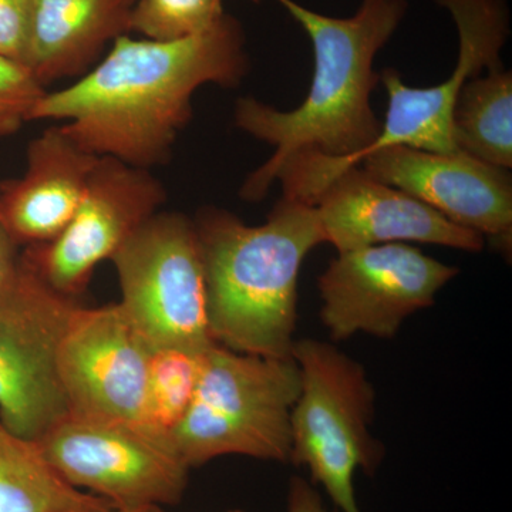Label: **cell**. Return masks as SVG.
Listing matches in <instances>:
<instances>
[{"instance_id":"15","label":"cell","mask_w":512,"mask_h":512,"mask_svg":"<svg viewBox=\"0 0 512 512\" xmlns=\"http://www.w3.org/2000/svg\"><path fill=\"white\" fill-rule=\"evenodd\" d=\"M99 158L60 126L30 143L25 174L0 188V218L16 244L36 247L60 235L79 208Z\"/></svg>"},{"instance_id":"24","label":"cell","mask_w":512,"mask_h":512,"mask_svg":"<svg viewBox=\"0 0 512 512\" xmlns=\"http://www.w3.org/2000/svg\"><path fill=\"white\" fill-rule=\"evenodd\" d=\"M18 247L0 218V293L5 292L18 275L22 258L18 254Z\"/></svg>"},{"instance_id":"5","label":"cell","mask_w":512,"mask_h":512,"mask_svg":"<svg viewBox=\"0 0 512 512\" xmlns=\"http://www.w3.org/2000/svg\"><path fill=\"white\" fill-rule=\"evenodd\" d=\"M292 357L301 390L291 417L289 463L306 467L313 483L326 491L339 512H362L357 504L355 474L373 476L383 448L372 436L375 390L365 369L335 345L322 340H295Z\"/></svg>"},{"instance_id":"10","label":"cell","mask_w":512,"mask_h":512,"mask_svg":"<svg viewBox=\"0 0 512 512\" xmlns=\"http://www.w3.org/2000/svg\"><path fill=\"white\" fill-rule=\"evenodd\" d=\"M164 201L163 184L150 170L100 157L67 227L53 241L29 247L22 259L50 288L74 299L96 266L113 258Z\"/></svg>"},{"instance_id":"22","label":"cell","mask_w":512,"mask_h":512,"mask_svg":"<svg viewBox=\"0 0 512 512\" xmlns=\"http://www.w3.org/2000/svg\"><path fill=\"white\" fill-rule=\"evenodd\" d=\"M35 0H0V56L25 64Z\"/></svg>"},{"instance_id":"19","label":"cell","mask_w":512,"mask_h":512,"mask_svg":"<svg viewBox=\"0 0 512 512\" xmlns=\"http://www.w3.org/2000/svg\"><path fill=\"white\" fill-rule=\"evenodd\" d=\"M205 352L175 348L151 352L141 419L148 433L170 441L197 392Z\"/></svg>"},{"instance_id":"4","label":"cell","mask_w":512,"mask_h":512,"mask_svg":"<svg viewBox=\"0 0 512 512\" xmlns=\"http://www.w3.org/2000/svg\"><path fill=\"white\" fill-rule=\"evenodd\" d=\"M299 390L293 357L248 355L214 343L171 446L190 470L222 456L289 463Z\"/></svg>"},{"instance_id":"18","label":"cell","mask_w":512,"mask_h":512,"mask_svg":"<svg viewBox=\"0 0 512 512\" xmlns=\"http://www.w3.org/2000/svg\"><path fill=\"white\" fill-rule=\"evenodd\" d=\"M458 150L495 167L512 168V74L488 70L467 80L453 110Z\"/></svg>"},{"instance_id":"8","label":"cell","mask_w":512,"mask_h":512,"mask_svg":"<svg viewBox=\"0 0 512 512\" xmlns=\"http://www.w3.org/2000/svg\"><path fill=\"white\" fill-rule=\"evenodd\" d=\"M77 306L22 258L0 293V420L26 439L39 440L69 414L57 355Z\"/></svg>"},{"instance_id":"23","label":"cell","mask_w":512,"mask_h":512,"mask_svg":"<svg viewBox=\"0 0 512 512\" xmlns=\"http://www.w3.org/2000/svg\"><path fill=\"white\" fill-rule=\"evenodd\" d=\"M288 512H339L329 510L323 503L322 495L309 481L292 477L288 488Z\"/></svg>"},{"instance_id":"13","label":"cell","mask_w":512,"mask_h":512,"mask_svg":"<svg viewBox=\"0 0 512 512\" xmlns=\"http://www.w3.org/2000/svg\"><path fill=\"white\" fill-rule=\"evenodd\" d=\"M360 167L380 183L412 195L441 215L507 248L512 231L510 170L464 151L434 153L406 146L377 148Z\"/></svg>"},{"instance_id":"16","label":"cell","mask_w":512,"mask_h":512,"mask_svg":"<svg viewBox=\"0 0 512 512\" xmlns=\"http://www.w3.org/2000/svg\"><path fill=\"white\" fill-rule=\"evenodd\" d=\"M136 0H35L25 66L40 84L83 76L104 47L130 33Z\"/></svg>"},{"instance_id":"1","label":"cell","mask_w":512,"mask_h":512,"mask_svg":"<svg viewBox=\"0 0 512 512\" xmlns=\"http://www.w3.org/2000/svg\"><path fill=\"white\" fill-rule=\"evenodd\" d=\"M308 33L315 57L311 89L301 106L282 111L252 97L235 106V126L275 148L241 188L247 201L264 200L276 180L284 197L313 205L342 171L359 164L382 123L370 104L380 82L375 57L406 18L407 0H362L352 18H330L276 0Z\"/></svg>"},{"instance_id":"3","label":"cell","mask_w":512,"mask_h":512,"mask_svg":"<svg viewBox=\"0 0 512 512\" xmlns=\"http://www.w3.org/2000/svg\"><path fill=\"white\" fill-rule=\"evenodd\" d=\"M212 340L248 355L292 357L298 276L323 244L315 207L284 197L262 225L205 208L194 221Z\"/></svg>"},{"instance_id":"21","label":"cell","mask_w":512,"mask_h":512,"mask_svg":"<svg viewBox=\"0 0 512 512\" xmlns=\"http://www.w3.org/2000/svg\"><path fill=\"white\" fill-rule=\"evenodd\" d=\"M46 89L25 64L0 56V138L12 136L23 124Z\"/></svg>"},{"instance_id":"12","label":"cell","mask_w":512,"mask_h":512,"mask_svg":"<svg viewBox=\"0 0 512 512\" xmlns=\"http://www.w3.org/2000/svg\"><path fill=\"white\" fill-rule=\"evenodd\" d=\"M151 352L120 303L77 306L57 355L69 414L141 427Z\"/></svg>"},{"instance_id":"2","label":"cell","mask_w":512,"mask_h":512,"mask_svg":"<svg viewBox=\"0 0 512 512\" xmlns=\"http://www.w3.org/2000/svg\"><path fill=\"white\" fill-rule=\"evenodd\" d=\"M248 69L244 30L227 13L173 42L124 35L72 86L46 92L30 121H63L64 133L87 153L150 170L170 158L194 93L204 84L237 87Z\"/></svg>"},{"instance_id":"26","label":"cell","mask_w":512,"mask_h":512,"mask_svg":"<svg viewBox=\"0 0 512 512\" xmlns=\"http://www.w3.org/2000/svg\"><path fill=\"white\" fill-rule=\"evenodd\" d=\"M228 512H244V511H228Z\"/></svg>"},{"instance_id":"9","label":"cell","mask_w":512,"mask_h":512,"mask_svg":"<svg viewBox=\"0 0 512 512\" xmlns=\"http://www.w3.org/2000/svg\"><path fill=\"white\" fill-rule=\"evenodd\" d=\"M457 275L454 266L406 244L339 252L319 276L320 318L335 342L356 333L393 338Z\"/></svg>"},{"instance_id":"20","label":"cell","mask_w":512,"mask_h":512,"mask_svg":"<svg viewBox=\"0 0 512 512\" xmlns=\"http://www.w3.org/2000/svg\"><path fill=\"white\" fill-rule=\"evenodd\" d=\"M225 15L222 0H136L130 32L173 42L210 29Z\"/></svg>"},{"instance_id":"17","label":"cell","mask_w":512,"mask_h":512,"mask_svg":"<svg viewBox=\"0 0 512 512\" xmlns=\"http://www.w3.org/2000/svg\"><path fill=\"white\" fill-rule=\"evenodd\" d=\"M116 508L67 483L36 440L0 420V512H113Z\"/></svg>"},{"instance_id":"11","label":"cell","mask_w":512,"mask_h":512,"mask_svg":"<svg viewBox=\"0 0 512 512\" xmlns=\"http://www.w3.org/2000/svg\"><path fill=\"white\" fill-rule=\"evenodd\" d=\"M448 10L458 32V60L451 76L437 86L410 87L394 69L380 73L389 97L386 120L372 147L360 161L390 146L419 148L434 153L456 151L453 110L467 80L504 67L501 50L510 37V9L505 0H431ZM357 164V165H359Z\"/></svg>"},{"instance_id":"14","label":"cell","mask_w":512,"mask_h":512,"mask_svg":"<svg viewBox=\"0 0 512 512\" xmlns=\"http://www.w3.org/2000/svg\"><path fill=\"white\" fill-rule=\"evenodd\" d=\"M312 207L318 214L323 242L338 252L403 242L467 252L484 248L483 235L454 224L412 195L380 183L360 165L336 175Z\"/></svg>"},{"instance_id":"6","label":"cell","mask_w":512,"mask_h":512,"mask_svg":"<svg viewBox=\"0 0 512 512\" xmlns=\"http://www.w3.org/2000/svg\"><path fill=\"white\" fill-rule=\"evenodd\" d=\"M110 261L119 275L120 306L148 348L205 352L214 345L194 221L157 212Z\"/></svg>"},{"instance_id":"7","label":"cell","mask_w":512,"mask_h":512,"mask_svg":"<svg viewBox=\"0 0 512 512\" xmlns=\"http://www.w3.org/2000/svg\"><path fill=\"white\" fill-rule=\"evenodd\" d=\"M36 441L67 483L116 510L174 505L187 490L190 468L170 441L136 424L67 414Z\"/></svg>"},{"instance_id":"25","label":"cell","mask_w":512,"mask_h":512,"mask_svg":"<svg viewBox=\"0 0 512 512\" xmlns=\"http://www.w3.org/2000/svg\"><path fill=\"white\" fill-rule=\"evenodd\" d=\"M113 512H163L161 507H138V508H126V510H116Z\"/></svg>"}]
</instances>
